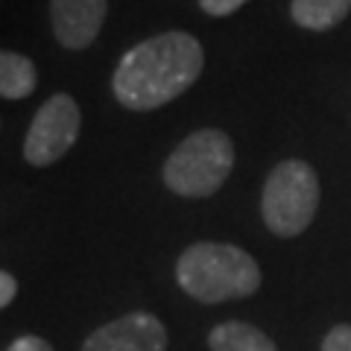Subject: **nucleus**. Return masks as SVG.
Instances as JSON below:
<instances>
[{
	"mask_svg": "<svg viewBox=\"0 0 351 351\" xmlns=\"http://www.w3.org/2000/svg\"><path fill=\"white\" fill-rule=\"evenodd\" d=\"M202 64V44L191 32H161L120 59L112 80L114 97L132 112H152L188 91L199 80Z\"/></svg>",
	"mask_w": 351,
	"mask_h": 351,
	"instance_id": "1",
	"label": "nucleus"
},
{
	"mask_svg": "<svg viewBox=\"0 0 351 351\" xmlns=\"http://www.w3.org/2000/svg\"><path fill=\"white\" fill-rule=\"evenodd\" d=\"M182 290L202 304L246 299L261 287V267L246 249L232 243H193L176 263Z\"/></svg>",
	"mask_w": 351,
	"mask_h": 351,
	"instance_id": "2",
	"label": "nucleus"
},
{
	"mask_svg": "<svg viewBox=\"0 0 351 351\" xmlns=\"http://www.w3.org/2000/svg\"><path fill=\"white\" fill-rule=\"evenodd\" d=\"M234 167L232 138L219 129H199L188 135L164 164V184L188 199H202L223 188Z\"/></svg>",
	"mask_w": 351,
	"mask_h": 351,
	"instance_id": "3",
	"label": "nucleus"
},
{
	"mask_svg": "<svg viewBox=\"0 0 351 351\" xmlns=\"http://www.w3.org/2000/svg\"><path fill=\"white\" fill-rule=\"evenodd\" d=\"M263 223L272 234L295 237L313 223L319 208V179L307 161H281L263 184Z\"/></svg>",
	"mask_w": 351,
	"mask_h": 351,
	"instance_id": "4",
	"label": "nucleus"
},
{
	"mask_svg": "<svg viewBox=\"0 0 351 351\" xmlns=\"http://www.w3.org/2000/svg\"><path fill=\"white\" fill-rule=\"evenodd\" d=\"M82 126L80 106L71 94H53L47 103L38 108V114L32 117L27 141H24V158L32 167H47L56 164L62 156H68V149L76 144Z\"/></svg>",
	"mask_w": 351,
	"mask_h": 351,
	"instance_id": "5",
	"label": "nucleus"
},
{
	"mask_svg": "<svg viewBox=\"0 0 351 351\" xmlns=\"http://www.w3.org/2000/svg\"><path fill=\"white\" fill-rule=\"evenodd\" d=\"M167 331L152 313H126L97 328L82 343V351H164Z\"/></svg>",
	"mask_w": 351,
	"mask_h": 351,
	"instance_id": "6",
	"label": "nucleus"
},
{
	"mask_svg": "<svg viewBox=\"0 0 351 351\" xmlns=\"http://www.w3.org/2000/svg\"><path fill=\"white\" fill-rule=\"evenodd\" d=\"M106 9H108V0H50L53 36L68 50L88 47L100 36Z\"/></svg>",
	"mask_w": 351,
	"mask_h": 351,
	"instance_id": "7",
	"label": "nucleus"
},
{
	"mask_svg": "<svg viewBox=\"0 0 351 351\" xmlns=\"http://www.w3.org/2000/svg\"><path fill=\"white\" fill-rule=\"evenodd\" d=\"M36 64L32 59L12 50H0V97L6 100H24L36 91Z\"/></svg>",
	"mask_w": 351,
	"mask_h": 351,
	"instance_id": "8",
	"label": "nucleus"
},
{
	"mask_svg": "<svg viewBox=\"0 0 351 351\" xmlns=\"http://www.w3.org/2000/svg\"><path fill=\"white\" fill-rule=\"evenodd\" d=\"M211 351H278L272 339L246 322H223L208 337Z\"/></svg>",
	"mask_w": 351,
	"mask_h": 351,
	"instance_id": "9",
	"label": "nucleus"
},
{
	"mask_svg": "<svg viewBox=\"0 0 351 351\" xmlns=\"http://www.w3.org/2000/svg\"><path fill=\"white\" fill-rule=\"evenodd\" d=\"M351 0H293V21L304 29H331L348 15Z\"/></svg>",
	"mask_w": 351,
	"mask_h": 351,
	"instance_id": "10",
	"label": "nucleus"
},
{
	"mask_svg": "<svg viewBox=\"0 0 351 351\" xmlns=\"http://www.w3.org/2000/svg\"><path fill=\"white\" fill-rule=\"evenodd\" d=\"M322 351H351V325H337L328 331Z\"/></svg>",
	"mask_w": 351,
	"mask_h": 351,
	"instance_id": "11",
	"label": "nucleus"
},
{
	"mask_svg": "<svg viewBox=\"0 0 351 351\" xmlns=\"http://www.w3.org/2000/svg\"><path fill=\"white\" fill-rule=\"evenodd\" d=\"M243 3H246V0H199L202 12H205V15H214V18L232 15V12H237V9L243 6Z\"/></svg>",
	"mask_w": 351,
	"mask_h": 351,
	"instance_id": "12",
	"label": "nucleus"
},
{
	"mask_svg": "<svg viewBox=\"0 0 351 351\" xmlns=\"http://www.w3.org/2000/svg\"><path fill=\"white\" fill-rule=\"evenodd\" d=\"M6 351H53V346L41 337H18Z\"/></svg>",
	"mask_w": 351,
	"mask_h": 351,
	"instance_id": "13",
	"label": "nucleus"
},
{
	"mask_svg": "<svg viewBox=\"0 0 351 351\" xmlns=\"http://www.w3.org/2000/svg\"><path fill=\"white\" fill-rule=\"evenodd\" d=\"M15 293H18V281H15L12 276H9V272L0 269V311H3L6 304H12Z\"/></svg>",
	"mask_w": 351,
	"mask_h": 351,
	"instance_id": "14",
	"label": "nucleus"
}]
</instances>
